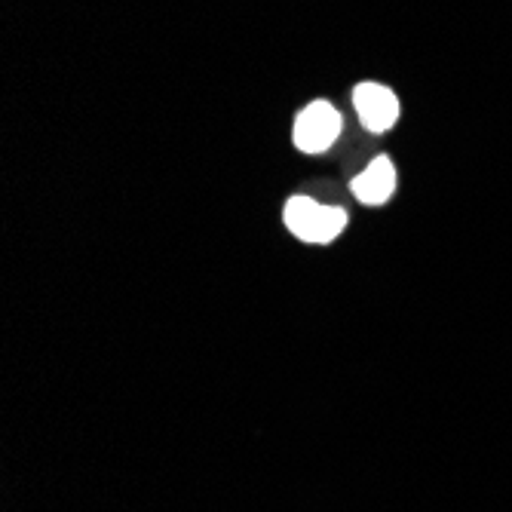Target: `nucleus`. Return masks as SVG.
Masks as SVG:
<instances>
[{
  "label": "nucleus",
  "mask_w": 512,
  "mask_h": 512,
  "mask_svg": "<svg viewBox=\"0 0 512 512\" xmlns=\"http://www.w3.org/2000/svg\"><path fill=\"white\" fill-rule=\"evenodd\" d=\"M353 105L365 129L387 132L399 117V99L381 83H359L353 89Z\"/></svg>",
  "instance_id": "3"
},
{
  "label": "nucleus",
  "mask_w": 512,
  "mask_h": 512,
  "mask_svg": "<svg viewBox=\"0 0 512 512\" xmlns=\"http://www.w3.org/2000/svg\"><path fill=\"white\" fill-rule=\"evenodd\" d=\"M283 215L289 230L304 243H332L347 224V212L341 206H319L310 197H292Z\"/></svg>",
  "instance_id": "1"
},
{
  "label": "nucleus",
  "mask_w": 512,
  "mask_h": 512,
  "mask_svg": "<svg viewBox=\"0 0 512 512\" xmlns=\"http://www.w3.org/2000/svg\"><path fill=\"white\" fill-rule=\"evenodd\" d=\"M341 135V114L329 102H313L301 111L295 123V145L304 154H322Z\"/></svg>",
  "instance_id": "2"
},
{
  "label": "nucleus",
  "mask_w": 512,
  "mask_h": 512,
  "mask_svg": "<svg viewBox=\"0 0 512 512\" xmlns=\"http://www.w3.org/2000/svg\"><path fill=\"white\" fill-rule=\"evenodd\" d=\"M393 191H396V169H393V163L387 157L371 160V166L353 178V194L365 206L387 203L393 197Z\"/></svg>",
  "instance_id": "4"
}]
</instances>
